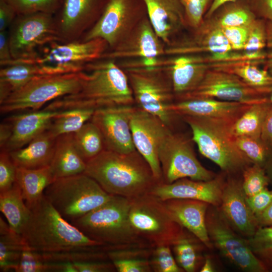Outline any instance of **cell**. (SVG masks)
Returning a JSON list of instances; mask_svg holds the SVG:
<instances>
[{
    "mask_svg": "<svg viewBox=\"0 0 272 272\" xmlns=\"http://www.w3.org/2000/svg\"><path fill=\"white\" fill-rule=\"evenodd\" d=\"M153 248L133 247L107 251L108 259L118 272H150V257Z\"/></svg>",
    "mask_w": 272,
    "mask_h": 272,
    "instance_id": "obj_34",
    "label": "cell"
},
{
    "mask_svg": "<svg viewBox=\"0 0 272 272\" xmlns=\"http://www.w3.org/2000/svg\"><path fill=\"white\" fill-rule=\"evenodd\" d=\"M147 16L144 0H108L98 20L81 40L102 39L108 50L113 49Z\"/></svg>",
    "mask_w": 272,
    "mask_h": 272,
    "instance_id": "obj_12",
    "label": "cell"
},
{
    "mask_svg": "<svg viewBox=\"0 0 272 272\" xmlns=\"http://www.w3.org/2000/svg\"><path fill=\"white\" fill-rule=\"evenodd\" d=\"M189 30L190 33L178 36L166 46L165 55L214 54L232 50L221 27L211 18H203L198 27Z\"/></svg>",
    "mask_w": 272,
    "mask_h": 272,
    "instance_id": "obj_19",
    "label": "cell"
},
{
    "mask_svg": "<svg viewBox=\"0 0 272 272\" xmlns=\"http://www.w3.org/2000/svg\"><path fill=\"white\" fill-rule=\"evenodd\" d=\"M13 132V125L8 119L0 125V148L3 149L10 140Z\"/></svg>",
    "mask_w": 272,
    "mask_h": 272,
    "instance_id": "obj_58",
    "label": "cell"
},
{
    "mask_svg": "<svg viewBox=\"0 0 272 272\" xmlns=\"http://www.w3.org/2000/svg\"><path fill=\"white\" fill-rule=\"evenodd\" d=\"M61 111L44 109L14 115L8 119L13 125L12 136L1 151L9 153L27 145L34 138L47 129Z\"/></svg>",
    "mask_w": 272,
    "mask_h": 272,
    "instance_id": "obj_27",
    "label": "cell"
},
{
    "mask_svg": "<svg viewBox=\"0 0 272 272\" xmlns=\"http://www.w3.org/2000/svg\"><path fill=\"white\" fill-rule=\"evenodd\" d=\"M208 18L222 28L248 26L257 18L248 0H235L222 4Z\"/></svg>",
    "mask_w": 272,
    "mask_h": 272,
    "instance_id": "obj_37",
    "label": "cell"
},
{
    "mask_svg": "<svg viewBox=\"0 0 272 272\" xmlns=\"http://www.w3.org/2000/svg\"><path fill=\"white\" fill-rule=\"evenodd\" d=\"M108 0H62L54 15L60 41L81 40L97 22Z\"/></svg>",
    "mask_w": 272,
    "mask_h": 272,
    "instance_id": "obj_17",
    "label": "cell"
},
{
    "mask_svg": "<svg viewBox=\"0 0 272 272\" xmlns=\"http://www.w3.org/2000/svg\"><path fill=\"white\" fill-rule=\"evenodd\" d=\"M214 0H199L206 13L209 10Z\"/></svg>",
    "mask_w": 272,
    "mask_h": 272,
    "instance_id": "obj_63",
    "label": "cell"
},
{
    "mask_svg": "<svg viewBox=\"0 0 272 272\" xmlns=\"http://www.w3.org/2000/svg\"><path fill=\"white\" fill-rule=\"evenodd\" d=\"M258 61L240 60L210 63V69L233 74L249 85L258 89L272 90V75L259 66Z\"/></svg>",
    "mask_w": 272,
    "mask_h": 272,
    "instance_id": "obj_31",
    "label": "cell"
},
{
    "mask_svg": "<svg viewBox=\"0 0 272 272\" xmlns=\"http://www.w3.org/2000/svg\"><path fill=\"white\" fill-rule=\"evenodd\" d=\"M17 166L10 157L9 153H0V193L11 188L16 182Z\"/></svg>",
    "mask_w": 272,
    "mask_h": 272,
    "instance_id": "obj_48",
    "label": "cell"
},
{
    "mask_svg": "<svg viewBox=\"0 0 272 272\" xmlns=\"http://www.w3.org/2000/svg\"><path fill=\"white\" fill-rule=\"evenodd\" d=\"M11 5L17 15L43 12L54 15L62 0H4Z\"/></svg>",
    "mask_w": 272,
    "mask_h": 272,
    "instance_id": "obj_46",
    "label": "cell"
},
{
    "mask_svg": "<svg viewBox=\"0 0 272 272\" xmlns=\"http://www.w3.org/2000/svg\"><path fill=\"white\" fill-rule=\"evenodd\" d=\"M250 25L221 28L232 50H243L248 38Z\"/></svg>",
    "mask_w": 272,
    "mask_h": 272,
    "instance_id": "obj_49",
    "label": "cell"
},
{
    "mask_svg": "<svg viewBox=\"0 0 272 272\" xmlns=\"http://www.w3.org/2000/svg\"><path fill=\"white\" fill-rule=\"evenodd\" d=\"M165 47L147 16L122 42L107 50L101 58L116 61L159 58L165 56Z\"/></svg>",
    "mask_w": 272,
    "mask_h": 272,
    "instance_id": "obj_21",
    "label": "cell"
},
{
    "mask_svg": "<svg viewBox=\"0 0 272 272\" xmlns=\"http://www.w3.org/2000/svg\"><path fill=\"white\" fill-rule=\"evenodd\" d=\"M192 139L171 131L159 151L163 183L170 184L184 178L208 181L217 174L203 167L194 153Z\"/></svg>",
    "mask_w": 272,
    "mask_h": 272,
    "instance_id": "obj_13",
    "label": "cell"
},
{
    "mask_svg": "<svg viewBox=\"0 0 272 272\" xmlns=\"http://www.w3.org/2000/svg\"><path fill=\"white\" fill-rule=\"evenodd\" d=\"M84 173L108 194L129 199L150 193L160 183L137 150L119 153L104 150L86 162Z\"/></svg>",
    "mask_w": 272,
    "mask_h": 272,
    "instance_id": "obj_3",
    "label": "cell"
},
{
    "mask_svg": "<svg viewBox=\"0 0 272 272\" xmlns=\"http://www.w3.org/2000/svg\"><path fill=\"white\" fill-rule=\"evenodd\" d=\"M147 16L155 31L166 45L188 29L179 0H144Z\"/></svg>",
    "mask_w": 272,
    "mask_h": 272,
    "instance_id": "obj_24",
    "label": "cell"
},
{
    "mask_svg": "<svg viewBox=\"0 0 272 272\" xmlns=\"http://www.w3.org/2000/svg\"><path fill=\"white\" fill-rule=\"evenodd\" d=\"M214 266L213 262L209 257L206 258L203 265L200 271L201 272H213L215 271Z\"/></svg>",
    "mask_w": 272,
    "mask_h": 272,
    "instance_id": "obj_61",
    "label": "cell"
},
{
    "mask_svg": "<svg viewBox=\"0 0 272 272\" xmlns=\"http://www.w3.org/2000/svg\"><path fill=\"white\" fill-rule=\"evenodd\" d=\"M264 169L270 182L272 183V159L266 164Z\"/></svg>",
    "mask_w": 272,
    "mask_h": 272,
    "instance_id": "obj_62",
    "label": "cell"
},
{
    "mask_svg": "<svg viewBox=\"0 0 272 272\" xmlns=\"http://www.w3.org/2000/svg\"><path fill=\"white\" fill-rule=\"evenodd\" d=\"M252 104L205 98L175 101L170 110L179 117L192 116L234 123Z\"/></svg>",
    "mask_w": 272,
    "mask_h": 272,
    "instance_id": "obj_25",
    "label": "cell"
},
{
    "mask_svg": "<svg viewBox=\"0 0 272 272\" xmlns=\"http://www.w3.org/2000/svg\"><path fill=\"white\" fill-rule=\"evenodd\" d=\"M247 201L256 217L264 212L272 202V190L266 187L252 196L247 197Z\"/></svg>",
    "mask_w": 272,
    "mask_h": 272,
    "instance_id": "obj_51",
    "label": "cell"
},
{
    "mask_svg": "<svg viewBox=\"0 0 272 272\" xmlns=\"http://www.w3.org/2000/svg\"><path fill=\"white\" fill-rule=\"evenodd\" d=\"M129 199L130 225L139 238L150 247L171 246L187 233L171 218L163 200L151 193Z\"/></svg>",
    "mask_w": 272,
    "mask_h": 272,
    "instance_id": "obj_8",
    "label": "cell"
},
{
    "mask_svg": "<svg viewBox=\"0 0 272 272\" xmlns=\"http://www.w3.org/2000/svg\"><path fill=\"white\" fill-rule=\"evenodd\" d=\"M130 126L135 150L148 163L155 178L163 182L159 151L167 135L173 130L157 116L136 106Z\"/></svg>",
    "mask_w": 272,
    "mask_h": 272,
    "instance_id": "obj_16",
    "label": "cell"
},
{
    "mask_svg": "<svg viewBox=\"0 0 272 272\" xmlns=\"http://www.w3.org/2000/svg\"><path fill=\"white\" fill-rule=\"evenodd\" d=\"M0 211L11 229L21 235L30 217L31 210L27 206L21 188L16 182L9 189L0 193Z\"/></svg>",
    "mask_w": 272,
    "mask_h": 272,
    "instance_id": "obj_33",
    "label": "cell"
},
{
    "mask_svg": "<svg viewBox=\"0 0 272 272\" xmlns=\"http://www.w3.org/2000/svg\"><path fill=\"white\" fill-rule=\"evenodd\" d=\"M108 49L105 41L99 38L87 41L54 40L40 48L31 62L41 75L79 73L89 63L101 59Z\"/></svg>",
    "mask_w": 272,
    "mask_h": 272,
    "instance_id": "obj_9",
    "label": "cell"
},
{
    "mask_svg": "<svg viewBox=\"0 0 272 272\" xmlns=\"http://www.w3.org/2000/svg\"><path fill=\"white\" fill-rule=\"evenodd\" d=\"M256 218L259 227H272V202L264 212L256 216Z\"/></svg>",
    "mask_w": 272,
    "mask_h": 272,
    "instance_id": "obj_59",
    "label": "cell"
},
{
    "mask_svg": "<svg viewBox=\"0 0 272 272\" xmlns=\"http://www.w3.org/2000/svg\"><path fill=\"white\" fill-rule=\"evenodd\" d=\"M118 64L127 75L135 105L157 116L173 130L174 122L179 117L170 110L175 98L166 67Z\"/></svg>",
    "mask_w": 272,
    "mask_h": 272,
    "instance_id": "obj_6",
    "label": "cell"
},
{
    "mask_svg": "<svg viewBox=\"0 0 272 272\" xmlns=\"http://www.w3.org/2000/svg\"><path fill=\"white\" fill-rule=\"evenodd\" d=\"M95 110L76 109L61 111L50 123L47 130L54 137L74 133L89 121Z\"/></svg>",
    "mask_w": 272,
    "mask_h": 272,
    "instance_id": "obj_39",
    "label": "cell"
},
{
    "mask_svg": "<svg viewBox=\"0 0 272 272\" xmlns=\"http://www.w3.org/2000/svg\"><path fill=\"white\" fill-rule=\"evenodd\" d=\"M78 272H110L116 269L110 261L103 260H87L73 263Z\"/></svg>",
    "mask_w": 272,
    "mask_h": 272,
    "instance_id": "obj_52",
    "label": "cell"
},
{
    "mask_svg": "<svg viewBox=\"0 0 272 272\" xmlns=\"http://www.w3.org/2000/svg\"><path fill=\"white\" fill-rule=\"evenodd\" d=\"M249 6L257 18L272 20V0H248Z\"/></svg>",
    "mask_w": 272,
    "mask_h": 272,
    "instance_id": "obj_53",
    "label": "cell"
},
{
    "mask_svg": "<svg viewBox=\"0 0 272 272\" xmlns=\"http://www.w3.org/2000/svg\"><path fill=\"white\" fill-rule=\"evenodd\" d=\"M44 195L71 223L103 205L112 195L83 173L55 179L45 188Z\"/></svg>",
    "mask_w": 272,
    "mask_h": 272,
    "instance_id": "obj_7",
    "label": "cell"
},
{
    "mask_svg": "<svg viewBox=\"0 0 272 272\" xmlns=\"http://www.w3.org/2000/svg\"><path fill=\"white\" fill-rule=\"evenodd\" d=\"M270 92L253 87L233 74L210 69L196 88L175 101L213 98L254 104L267 98Z\"/></svg>",
    "mask_w": 272,
    "mask_h": 272,
    "instance_id": "obj_15",
    "label": "cell"
},
{
    "mask_svg": "<svg viewBox=\"0 0 272 272\" xmlns=\"http://www.w3.org/2000/svg\"><path fill=\"white\" fill-rule=\"evenodd\" d=\"M8 32L11 55L16 61L31 62L45 44L59 41L54 15L43 12L18 15Z\"/></svg>",
    "mask_w": 272,
    "mask_h": 272,
    "instance_id": "obj_11",
    "label": "cell"
},
{
    "mask_svg": "<svg viewBox=\"0 0 272 272\" xmlns=\"http://www.w3.org/2000/svg\"><path fill=\"white\" fill-rule=\"evenodd\" d=\"M54 180L49 166L39 169L17 167L16 182L30 210L41 198L45 188Z\"/></svg>",
    "mask_w": 272,
    "mask_h": 272,
    "instance_id": "obj_30",
    "label": "cell"
},
{
    "mask_svg": "<svg viewBox=\"0 0 272 272\" xmlns=\"http://www.w3.org/2000/svg\"><path fill=\"white\" fill-rule=\"evenodd\" d=\"M40 75L38 67L32 62L13 60L9 64L1 66L0 103L12 93Z\"/></svg>",
    "mask_w": 272,
    "mask_h": 272,
    "instance_id": "obj_32",
    "label": "cell"
},
{
    "mask_svg": "<svg viewBox=\"0 0 272 272\" xmlns=\"http://www.w3.org/2000/svg\"><path fill=\"white\" fill-rule=\"evenodd\" d=\"M260 139L272 151V107L267 114L262 126Z\"/></svg>",
    "mask_w": 272,
    "mask_h": 272,
    "instance_id": "obj_57",
    "label": "cell"
},
{
    "mask_svg": "<svg viewBox=\"0 0 272 272\" xmlns=\"http://www.w3.org/2000/svg\"><path fill=\"white\" fill-rule=\"evenodd\" d=\"M185 15L188 29L198 27L203 20L206 12L199 0H179Z\"/></svg>",
    "mask_w": 272,
    "mask_h": 272,
    "instance_id": "obj_50",
    "label": "cell"
},
{
    "mask_svg": "<svg viewBox=\"0 0 272 272\" xmlns=\"http://www.w3.org/2000/svg\"><path fill=\"white\" fill-rule=\"evenodd\" d=\"M171 246L163 245L153 248L150 262L155 272H183L173 257Z\"/></svg>",
    "mask_w": 272,
    "mask_h": 272,
    "instance_id": "obj_45",
    "label": "cell"
},
{
    "mask_svg": "<svg viewBox=\"0 0 272 272\" xmlns=\"http://www.w3.org/2000/svg\"><path fill=\"white\" fill-rule=\"evenodd\" d=\"M130 199L112 195L106 203L71 222L90 239L111 249L152 248L136 235L129 220Z\"/></svg>",
    "mask_w": 272,
    "mask_h": 272,
    "instance_id": "obj_4",
    "label": "cell"
},
{
    "mask_svg": "<svg viewBox=\"0 0 272 272\" xmlns=\"http://www.w3.org/2000/svg\"><path fill=\"white\" fill-rule=\"evenodd\" d=\"M28 249L22 236L11 229L8 223L0 218V270L14 271L22 252Z\"/></svg>",
    "mask_w": 272,
    "mask_h": 272,
    "instance_id": "obj_36",
    "label": "cell"
},
{
    "mask_svg": "<svg viewBox=\"0 0 272 272\" xmlns=\"http://www.w3.org/2000/svg\"><path fill=\"white\" fill-rule=\"evenodd\" d=\"M268 97H269V101H270V102H271V103L272 104V90H271Z\"/></svg>",
    "mask_w": 272,
    "mask_h": 272,
    "instance_id": "obj_64",
    "label": "cell"
},
{
    "mask_svg": "<svg viewBox=\"0 0 272 272\" xmlns=\"http://www.w3.org/2000/svg\"><path fill=\"white\" fill-rule=\"evenodd\" d=\"M169 74L175 100L196 88L210 69L207 54H185L163 58Z\"/></svg>",
    "mask_w": 272,
    "mask_h": 272,
    "instance_id": "obj_23",
    "label": "cell"
},
{
    "mask_svg": "<svg viewBox=\"0 0 272 272\" xmlns=\"http://www.w3.org/2000/svg\"><path fill=\"white\" fill-rule=\"evenodd\" d=\"M226 177V175L222 172L208 181L184 178L170 184L161 182L157 184L150 193L162 200L171 198L191 199L218 207Z\"/></svg>",
    "mask_w": 272,
    "mask_h": 272,
    "instance_id": "obj_22",
    "label": "cell"
},
{
    "mask_svg": "<svg viewBox=\"0 0 272 272\" xmlns=\"http://www.w3.org/2000/svg\"><path fill=\"white\" fill-rule=\"evenodd\" d=\"M265 21L256 18L249 26L248 38L243 51L252 53L266 52Z\"/></svg>",
    "mask_w": 272,
    "mask_h": 272,
    "instance_id": "obj_47",
    "label": "cell"
},
{
    "mask_svg": "<svg viewBox=\"0 0 272 272\" xmlns=\"http://www.w3.org/2000/svg\"><path fill=\"white\" fill-rule=\"evenodd\" d=\"M197 246L187 233L171 246L176 262L184 271H195L198 260Z\"/></svg>",
    "mask_w": 272,
    "mask_h": 272,
    "instance_id": "obj_43",
    "label": "cell"
},
{
    "mask_svg": "<svg viewBox=\"0 0 272 272\" xmlns=\"http://www.w3.org/2000/svg\"><path fill=\"white\" fill-rule=\"evenodd\" d=\"M16 272H77L71 262H48L42 260L39 253L28 249L23 250L15 270Z\"/></svg>",
    "mask_w": 272,
    "mask_h": 272,
    "instance_id": "obj_40",
    "label": "cell"
},
{
    "mask_svg": "<svg viewBox=\"0 0 272 272\" xmlns=\"http://www.w3.org/2000/svg\"><path fill=\"white\" fill-rule=\"evenodd\" d=\"M82 73L79 91L51 101L45 109L96 110L105 107L134 105L125 71L112 59L101 58L87 64Z\"/></svg>",
    "mask_w": 272,
    "mask_h": 272,
    "instance_id": "obj_1",
    "label": "cell"
},
{
    "mask_svg": "<svg viewBox=\"0 0 272 272\" xmlns=\"http://www.w3.org/2000/svg\"><path fill=\"white\" fill-rule=\"evenodd\" d=\"M247 241L252 252L266 271H272V227L259 226Z\"/></svg>",
    "mask_w": 272,
    "mask_h": 272,
    "instance_id": "obj_41",
    "label": "cell"
},
{
    "mask_svg": "<svg viewBox=\"0 0 272 272\" xmlns=\"http://www.w3.org/2000/svg\"><path fill=\"white\" fill-rule=\"evenodd\" d=\"M17 15L11 5L0 0V32L8 30Z\"/></svg>",
    "mask_w": 272,
    "mask_h": 272,
    "instance_id": "obj_54",
    "label": "cell"
},
{
    "mask_svg": "<svg viewBox=\"0 0 272 272\" xmlns=\"http://www.w3.org/2000/svg\"><path fill=\"white\" fill-rule=\"evenodd\" d=\"M266 34V57L264 69L272 75V20L265 21Z\"/></svg>",
    "mask_w": 272,
    "mask_h": 272,
    "instance_id": "obj_56",
    "label": "cell"
},
{
    "mask_svg": "<svg viewBox=\"0 0 272 272\" xmlns=\"http://www.w3.org/2000/svg\"><path fill=\"white\" fill-rule=\"evenodd\" d=\"M271 107L269 97L251 105L232 124L233 135L260 138L262 126Z\"/></svg>",
    "mask_w": 272,
    "mask_h": 272,
    "instance_id": "obj_35",
    "label": "cell"
},
{
    "mask_svg": "<svg viewBox=\"0 0 272 272\" xmlns=\"http://www.w3.org/2000/svg\"><path fill=\"white\" fill-rule=\"evenodd\" d=\"M181 118L189 125L191 139L199 153L218 165L226 175H239L252 164L236 144L231 131L234 123L192 116Z\"/></svg>",
    "mask_w": 272,
    "mask_h": 272,
    "instance_id": "obj_5",
    "label": "cell"
},
{
    "mask_svg": "<svg viewBox=\"0 0 272 272\" xmlns=\"http://www.w3.org/2000/svg\"><path fill=\"white\" fill-rule=\"evenodd\" d=\"M82 82V72L38 76L0 103V111L7 113L26 109L38 110L48 102L78 93Z\"/></svg>",
    "mask_w": 272,
    "mask_h": 272,
    "instance_id": "obj_10",
    "label": "cell"
},
{
    "mask_svg": "<svg viewBox=\"0 0 272 272\" xmlns=\"http://www.w3.org/2000/svg\"><path fill=\"white\" fill-rule=\"evenodd\" d=\"M73 138L78 151L86 162L105 150L102 134L91 120L74 132Z\"/></svg>",
    "mask_w": 272,
    "mask_h": 272,
    "instance_id": "obj_38",
    "label": "cell"
},
{
    "mask_svg": "<svg viewBox=\"0 0 272 272\" xmlns=\"http://www.w3.org/2000/svg\"><path fill=\"white\" fill-rule=\"evenodd\" d=\"M173 220L208 248L213 247L206 226V214L210 205L199 200L171 198L163 200Z\"/></svg>",
    "mask_w": 272,
    "mask_h": 272,
    "instance_id": "obj_26",
    "label": "cell"
},
{
    "mask_svg": "<svg viewBox=\"0 0 272 272\" xmlns=\"http://www.w3.org/2000/svg\"><path fill=\"white\" fill-rule=\"evenodd\" d=\"M238 175H227L218 206L221 212L233 229L242 237H252L259 227L250 210Z\"/></svg>",
    "mask_w": 272,
    "mask_h": 272,
    "instance_id": "obj_20",
    "label": "cell"
},
{
    "mask_svg": "<svg viewBox=\"0 0 272 272\" xmlns=\"http://www.w3.org/2000/svg\"><path fill=\"white\" fill-rule=\"evenodd\" d=\"M235 140L238 148L252 164L264 168L272 159V151L260 138L239 136Z\"/></svg>",
    "mask_w": 272,
    "mask_h": 272,
    "instance_id": "obj_42",
    "label": "cell"
},
{
    "mask_svg": "<svg viewBox=\"0 0 272 272\" xmlns=\"http://www.w3.org/2000/svg\"><path fill=\"white\" fill-rule=\"evenodd\" d=\"M13 60L10 50L8 30L0 32V65H6Z\"/></svg>",
    "mask_w": 272,
    "mask_h": 272,
    "instance_id": "obj_55",
    "label": "cell"
},
{
    "mask_svg": "<svg viewBox=\"0 0 272 272\" xmlns=\"http://www.w3.org/2000/svg\"><path fill=\"white\" fill-rule=\"evenodd\" d=\"M74 133L63 134L56 139L53 157L50 165L55 180L84 173L86 162L75 145Z\"/></svg>",
    "mask_w": 272,
    "mask_h": 272,
    "instance_id": "obj_29",
    "label": "cell"
},
{
    "mask_svg": "<svg viewBox=\"0 0 272 272\" xmlns=\"http://www.w3.org/2000/svg\"><path fill=\"white\" fill-rule=\"evenodd\" d=\"M206 221L213 246L230 262L245 271H266L252 252L247 239L233 229L218 207L209 206Z\"/></svg>",
    "mask_w": 272,
    "mask_h": 272,
    "instance_id": "obj_14",
    "label": "cell"
},
{
    "mask_svg": "<svg viewBox=\"0 0 272 272\" xmlns=\"http://www.w3.org/2000/svg\"><path fill=\"white\" fill-rule=\"evenodd\" d=\"M235 0H214L209 10L206 13L204 18H209L212 14L222 4Z\"/></svg>",
    "mask_w": 272,
    "mask_h": 272,
    "instance_id": "obj_60",
    "label": "cell"
},
{
    "mask_svg": "<svg viewBox=\"0 0 272 272\" xmlns=\"http://www.w3.org/2000/svg\"><path fill=\"white\" fill-rule=\"evenodd\" d=\"M135 105H116L96 109L90 120L99 129L105 150L128 153L135 150L130 126Z\"/></svg>",
    "mask_w": 272,
    "mask_h": 272,
    "instance_id": "obj_18",
    "label": "cell"
},
{
    "mask_svg": "<svg viewBox=\"0 0 272 272\" xmlns=\"http://www.w3.org/2000/svg\"><path fill=\"white\" fill-rule=\"evenodd\" d=\"M241 177L242 188L247 197L266 188L270 182L264 168L254 164L243 170Z\"/></svg>",
    "mask_w": 272,
    "mask_h": 272,
    "instance_id": "obj_44",
    "label": "cell"
},
{
    "mask_svg": "<svg viewBox=\"0 0 272 272\" xmlns=\"http://www.w3.org/2000/svg\"><path fill=\"white\" fill-rule=\"evenodd\" d=\"M30 210L21 234L28 249L41 253L104 251L105 245L64 219L44 195Z\"/></svg>",
    "mask_w": 272,
    "mask_h": 272,
    "instance_id": "obj_2",
    "label": "cell"
},
{
    "mask_svg": "<svg viewBox=\"0 0 272 272\" xmlns=\"http://www.w3.org/2000/svg\"><path fill=\"white\" fill-rule=\"evenodd\" d=\"M57 138L47 130L34 138L26 147L9 153L17 167L39 169L50 166Z\"/></svg>",
    "mask_w": 272,
    "mask_h": 272,
    "instance_id": "obj_28",
    "label": "cell"
}]
</instances>
